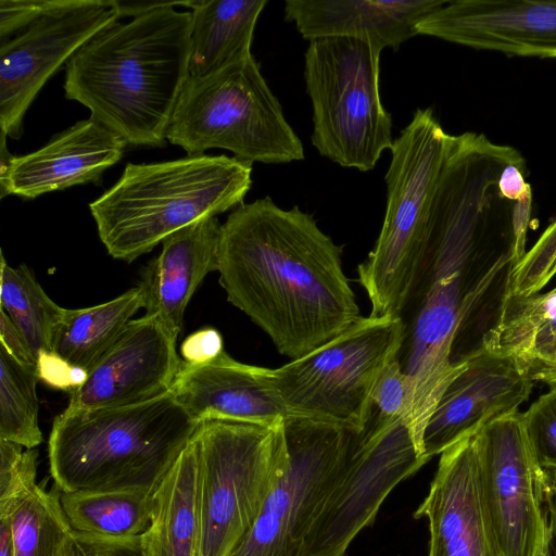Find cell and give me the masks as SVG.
Here are the masks:
<instances>
[{
    "label": "cell",
    "instance_id": "60d3db41",
    "mask_svg": "<svg viewBox=\"0 0 556 556\" xmlns=\"http://www.w3.org/2000/svg\"><path fill=\"white\" fill-rule=\"evenodd\" d=\"M546 515L552 534L554 556H556V471H547Z\"/></svg>",
    "mask_w": 556,
    "mask_h": 556
},
{
    "label": "cell",
    "instance_id": "44dd1931",
    "mask_svg": "<svg viewBox=\"0 0 556 556\" xmlns=\"http://www.w3.org/2000/svg\"><path fill=\"white\" fill-rule=\"evenodd\" d=\"M445 0H288L283 12L308 41L345 37L397 50Z\"/></svg>",
    "mask_w": 556,
    "mask_h": 556
},
{
    "label": "cell",
    "instance_id": "83f0119b",
    "mask_svg": "<svg viewBox=\"0 0 556 556\" xmlns=\"http://www.w3.org/2000/svg\"><path fill=\"white\" fill-rule=\"evenodd\" d=\"M0 306L22 332L38 356L50 352L64 314L41 288L26 265L10 266L1 252Z\"/></svg>",
    "mask_w": 556,
    "mask_h": 556
},
{
    "label": "cell",
    "instance_id": "30bf717a",
    "mask_svg": "<svg viewBox=\"0 0 556 556\" xmlns=\"http://www.w3.org/2000/svg\"><path fill=\"white\" fill-rule=\"evenodd\" d=\"M403 340L400 317H361L314 351L270 368V379L289 415L359 433L370 417L375 386Z\"/></svg>",
    "mask_w": 556,
    "mask_h": 556
},
{
    "label": "cell",
    "instance_id": "1f68e13d",
    "mask_svg": "<svg viewBox=\"0 0 556 556\" xmlns=\"http://www.w3.org/2000/svg\"><path fill=\"white\" fill-rule=\"evenodd\" d=\"M0 440V516L10 514L14 505L36 485V448H26Z\"/></svg>",
    "mask_w": 556,
    "mask_h": 556
},
{
    "label": "cell",
    "instance_id": "4dcf8cb0",
    "mask_svg": "<svg viewBox=\"0 0 556 556\" xmlns=\"http://www.w3.org/2000/svg\"><path fill=\"white\" fill-rule=\"evenodd\" d=\"M556 275V219L511 269L506 294L539 293Z\"/></svg>",
    "mask_w": 556,
    "mask_h": 556
},
{
    "label": "cell",
    "instance_id": "7c38bea8",
    "mask_svg": "<svg viewBox=\"0 0 556 556\" xmlns=\"http://www.w3.org/2000/svg\"><path fill=\"white\" fill-rule=\"evenodd\" d=\"M482 513L503 556H534L548 526L547 472L536 462L522 414L493 420L475 437Z\"/></svg>",
    "mask_w": 556,
    "mask_h": 556
},
{
    "label": "cell",
    "instance_id": "9a60e30c",
    "mask_svg": "<svg viewBox=\"0 0 556 556\" xmlns=\"http://www.w3.org/2000/svg\"><path fill=\"white\" fill-rule=\"evenodd\" d=\"M176 341L155 316L131 319L85 383L70 393L66 409L130 405L169 392L182 364Z\"/></svg>",
    "mask_w": 556,
    "mask_h": 556
},
{
    "label": "cell",
    "instance_id": "9c48e42d",
    "mask_svg": "<svg viewBox=\"0 0 556 556\" xmlns=\"http://www.w3.org/2000/svg\"><path fill=\"white\" fill-rule=\"evenodd\" d=\"M199 454L200 556H228L250 532L288 464L282 421L204 420Z\"/></svg>",
    "mask_w": 556,
    "mask_h": 556
},
{
    "label": "cell",
    "instance_id": "ffe728a7",
    "mask_svg": "<svg viewBox=\"0 0 556 556\" xmlns=\"http://www.w3.org/2000/svg\"><path fill=\"white\" fill-rule=\"evenodd\" d=\"M170 392L198 421L231 420L275 427L289 416L270 379V368L236 361L184 363Z\"/></svg>",
    "mask_w": 556,
    "mask_h": 556
},
{
    "label": "cell",
    "instance_id": "52a82bcc",
    "mask_svg": "<svg viewBox=\"0 0 556 556\" xmlns=\"http://www.w3.org/2000/svg\"><path fill=\"white\" fill-rule=\"evenodd\" d=\"M166 140L188 155L225 149L253 164L304 159L252 53L204 76H189L172 114Z\"/></svg>",
    "mask_w": 556,
    "mask_h": 556
},
{
    "label": "cell",
    "instance_id": "f35d334b",
    "mask_svg": "<svg viewBox=\"0 0 556 556\" xmlns=\"http://www.w3.org/2000/svg\"><path fill=\"white\" fill-rule=\"evenodd\" d=\"M0 344L14 356L18 362L26 366L37 368V357L31 351L26 339L9 317L0 308Z\"/></svg>",
    "mask_w": 556,
    "mask_h": 556
},
{
    "label": "cell",
    "instance_id": "3957f363",
    "mask_svg": "<svg viewBox=\"0 0 556 556\" xmlns=\"http://www.w3.org/2000/svg\"><path fill=\"white\" fill-rule=\"evenodd\" d=\"M191 11L154 10L106 26L67 61L65 97L127 144L164 147L189 77Z\"/></svg>",
    "mask_w": 556,
    "mask_h": 556
},
{
    "label": "cell",
    "instance_id": "7402d4cb",
    "mask_svg": "<svg viewBox=\"0 0 556 556\" xmlns=\"http://www.w3.org/2000/svg\"><path fill=\"white\" fill-rule=\"evenodd\" d=\"M220 233L216 216L193 223L165 238L161 253L142 273L138 285L146 314L157 317L176 338L197 288L218 269Z\"/></svg>",
    "mask_w": 556,
    "mask_h": 556
},
{
    "label": "cell",
    "instance_id": "6da1fadb",
    "mask_svg": "<svg viewBox=\"0 0 556 556\" xmlns=\"http://www.w3.org/2000/svg\"><path fill=\"white\" fill-rule=\"evenodd\" d=\"M484 134L448 135L426 258L403 309L397 355L409 379L408 426L422 453L425 427L447 386L481 348L526 254L532 195L515 200L501 178L521 159Z\"/></svg>",
    "mask_w": 556,
    "mask_h": 556
},
{
    "label": "cell",
    "instance_id": "d6986e66",
    "mask_svg": "<svg viewBox=\"0 0 556 556\" xmlns=\"http://www.w3.org/2000/svg\"><path fill=\"white\" fill-rule=\"evenodd\" d=\"M440 455L429 493L414 514L428 519V556H503L481 508L473 437Z\"/></svg>",
    "mask_w": 556,
    "mask_h": 556
},
{
    "label": "cell",
    "instance_id": "ac0fdd59",
    "mask_svg": "<svg viewBox=\"0 0 556 556\" xmlns=\"http://www.w3.org/2000/svg\"><path fill=\"white\" fill-rule=\"evenodd\" d=\"M126 146L119 136L89 117L31 153L14 156L1 150V197L34 199L76 185H100Z\"/></svg>",
    "mask_w": 556,
    "mask_h": 556
},
{
    "label": "cell",
    "instance_id": "8992f818",
    "mask_svg": "<svg viewBox=\"0 0 556 556\" xmlns=\"http://www.w3.org/2000/svg\"><path fill=\"white\" fill-rule=\"evenodd\" d=\"M448 134L431 109H417L391 148L387 207L374 249L357 267L371 316L400 317L421 271Z\"/></svg>",
    "mask_w": 556,
    "mask_h": 556
},
{
    "label": "cell",
    "instance_id": "4fadbf2b",
    "mask_svg": "<svg viewBox=\"0 0 556 556\" xmlns=\"http://www.w3.org/2000/svg\"><path fill=\"white\" fill-rule=\"evenodd\" d=\"M428 460L406 419L357 433L345 473L317 513L300 556H343L389 493Z\"/></svg>",
    "mask_w": 556,
    "mask_h": 556
},
{
    "label": "cell",
    "instance_id": "5b68a950",
    "mask_svg": "<svg viewBox=\"0 0 556 556\" xmlns=\"http://www.w3.org/2000/svg\"><path fill=\"white\" fill-rule=\"evenodd\" d=\"M251 174V163L224 154L128 163L89 208L108 253L129 263L172 233L241 205Z\"/></svg>",
    "mask_w": 556,
    "mask_h": 556
},
{
    "label": "cell",
    "instance_id": "f1b7e54d",
    "mask_svg": "<svg viewBox=\"0 0 556 556\" xmlns=\"http://www.w3.org/2000/svg\"><path fill=\"white\" fill-rule=\"evenodd\" d=\"M61 491L36 485L12 508L8 518L14 556H60L73 532L60 501Z\"/></svg>",
    "mask_w": 556,
    "mask_h": 556
},
{
    "label": "cell",
    "instance_id": "d590c367",
    "mask_svg": "<svg viewBox=\"0 0 556 556\" xmlns=\"http://www.w3.org/2000/svg\"><path fill=\"white\" fill-rule=\"evenodd\" d=\"M59 0H1L0 36L9 39L36 22L58 4Z\"/></svg>",
    "mask_w": 556,
    "mask_h": 556
},
{
    "label": "cell",
    "instance_id": "836d02e7",
    "mask_svg": "<svg viewBox=\"0 0 556 556\" xmlns=\"http://www.w3.org/2000/svg\"><path fill=\"white\" fill-rule=\"evenodd\" d=\"M522 421L538 464L556 471V386L540 396L522 414Z\"/></svg>",
    "mask_w": 556,
    "mask_h": 556
},
{
    "label": "cell",
    "instance_id": "8fae6325",
    "mask_svg": "<svg viewBox=\"0 0 556 556\" xmlns=\"http://www.w3.org/2000/svg\"><path fill=\"white\" fill-rule=\"evenodd\" d=\"M288 464L250 532L228 556H300L317 513L346 471L357 433L289 415Z\"/></svg>",
    "mask_w": 556,
    "mask_h": 556
},
{
    "label": "cell",
    "instance_id": "5bb4252c",
    "mask_svg": "<svg viewBox=\"0 0 556 556\" xmlns=\"http://www.w3.org/2000/svg\"><path fill=\"white\" fill-rule=\"evenodd\" d=\"M111 0H59L0 47L1 136L20 139L23 118L46 81L97 33L117 22Z\"/></svg>",
    "mask_w": 556,
    "mask_h": 556
},
{
    "label": "cell",
    "instance_id": "ba28073f",
    "mask_svg": "<svg viewBox=\"0 0 556 556\" xmlns=\"http://www.w3.org/2000/svg\"><path fill=\"white\" fill-rule=\"evenodd\" d=\"M381 51L345 37L311 40L305 51L311 140L323 157L342 167L368 172L393 146L392 118L380 98Z\"/></svg>",
    "mask_w": 556,
    "mask_h": 556
},
{
    "label": "cell",
    "instance_id": "277c9868",
    "mask_svg": "<svg viewBox=\"0 0 556 556\" xmlns=\"http://www.w3.org/2000/svg\"><path fill=\"white\" fill-rule=\"evenodd\" d=\"M199 426L170 391L124 406L65 408L49 435L50 473L65 493H153Z\"/></svg>",
    "mask_w": 556,
    "mask_h": 556
},
{
    "label": "cell",
    "instance_id": "603a6c76",
    "mask_svg": "<svg viewBox=\"0 0 556 556\" xmlns=\"http://www.w3.org/2000/svg\"><path fill=\"white\" fill-rule=\"evenodd\" d=\"M509 356L532 381L556 386V288L527 296L505 294L481 348Z\"/></svg>",
    "mask_w": 556,
    "mask_h": 556
},
{
    "label": "cell",
    "instance_id": "f546056e",
    "mask_svg": "<svg viewBox=\"0 0 556 556\" xmlns=\"http://www.w3.org/2000/svg\"><path fill=\"white\" fill-rule=\"evenodd\" d=\"M37 368L18 362L0 344V440L26 448L42 442L38 424Z\"/></svg>",
    "mask_w": 556,
    "mask_h": 556
},
{
    "label": "cell",
    "instance_id": "d4e9b609",
    "mask_svg": "<svg viewBox=\"0 0 556 556\" xmlns=\"http://www.w3.org/2000/svg\"><path fill=\"white\" fill-rule=\"evenodd\" d=\"M267 0H194L189 76H204L251 53L253 33Z\"/></svg>",
    "mask_w": 556,
    "mask_h": 556
},
{
    "label": "cell",
    "instance_id": "8d00e7d4",
    "mask_svg": "<svg viewBox=\"0 0 556 556\" xmlns=\"http://www.w3.org/2000/svg\"><path fill=\"white\" fill-rule=\"evenodd\" d=\"M37 374L51 388L72 392L81 387L88 376V371L71 365L53 351L41 352L37 356Z\"/></svg>",
    "mask_w": 556,
    "mask_h": 556
},
{
    "label": "cell",
    "instance_id": "2e32d148",
    "mask_svg": "<svg viewBox=\"0 0 556 556\" xmlns=\"http://www.w3.org/2000/svg\"><path fill=\"white\" fill-rule=\"evenodd\" d=\"M416 28L476 50L556 58V0H445Z\"/></svg>",
    "mask_w": 556,
    "mask_h": 556
},
{
    "label": "cell",
    "instance_id": "7bdbcfd3",
    "mask_svg": "<svg viewBox=\"0 0 556 556\" xmlns=\"http://www.w3.org/2000/svg\"><path fill=\"white\" fill-rule=\"evenodd\" d=\"M534 556H554L553 544H552V534L549 528L545 529V532L540 541V544L536 548Z\"/></svg>",
    "mask_w": 556,
    "mask_h": 556
},
{
    "label": "cell",
    "instance_id": "d6a6232c",
    "mask_svg": "<svg viewBox=\"0 0 556 556\" xmlns=\"http://www.w3.org/2000/svg\"><path fill=\"white\" fill-rule=\"evenodd\" d=\"M410 404L409 379L395 357L386 366L375 386L366 427H382L400 419L408 422Z\"/></svg>",
    "mask_w": 556,
    "mask_h": 556
},
{
    "label": "cell",
    "instance_id": "7a4b0ae2",
    "mask_svg": "<svg viewBox=\"0 0 556 556\" xmlns=\"http://www.w3.org/2000/svg\"><path fill=\"white\" fill-rule=\"evenodd\" d=\"M217 271L227 300L291 359L362 317L342 248L311 214L270 197L242 203L222 224Z\"/></svg>",
    "mask_w": 556,
    "mask_h": 556
},
{
    "label": "cell",
    "instance_id": "e0dca14e",
    "mask_svg": "<svg viewBox=\"0 0 556 556\" xmlns=\"http://www.w3.org/2000/svg\"><path fill=\"white\" fill-rule=\"evenodd\" d=\"M466 362L425 427L422 454L428 460L493 420L518 412L531 394L533 381L514 358L482 346Z\"/></svg>",
    "mask_w": 556,
    "mask_h": 556
},
{
    "label": "cell",
    "instance_id": "484cf974",
    "mask_svg": "<svg viewBox=\"0 0 556 556\" xmlns=\"http://www.w3.org/2000/svg\"><path fill=\"white\" fill-rule=\"evenodd\" d=\"M140 308H144V295L139 285L94 306L64 308L52 351L89 371Z\"/></svg>",
    "mask_w": 556,
    "mask_h": 556
},
{
    "label": "cell",
    "instance_id": "74e56055",
    "mask_svg": "<svg viewBox=\"0 0 556 556\" xmlns=\"http://www.w3.org/2000/svg\"><path fill=\"white\" fill-rule=\"evenodd\" d=\"M224 351L223 338L219 331L211 327L191 333L180 345L182 362L191 365L208 363Z\"/></svg>",
    "mask_w": 556,
    "mask_h": 556
},
{
    "label": "cell",
    "instance_id": "ab89813d",
    "mask_svg": "<svg viewBox=\"0 0 556 556\" xmlns=\"http://www.w3.org/2000/svg\"><path fill=\"white\" fill-rule=\"evenodd\" d=\"M113 7L116 10L118 18L121 17H137L142 14L152 12L154 10L166 8V7H187L191 8L194 0L189 1H125V0H111Z\"/></svg>",
    "mask_w": 556,
    "mask_h": 556
},
{
    "label": "cell",
    "instance_id": "4316f807",
    "mask_svg": "<svg viewBox=\"0 0 556 556\" xmlns=\"http://www.w3.org/2000/svg\"><path fill=\"white\" fill-rule=\"evenodd\" d=\"M152 494L147 491L61 492L73 531L109 540L142 536L151 526Z\"/></svg>",
    "mask_w": 556,
    "mask_h": 556
},
{
    "label": "cell",
    "instance_id": "e575fe53",
    "mask_svg": "<svg viewBox=\"0 0 556 556\" xmlns=\"http://www.w3.org/2000/svg\"><path fill=\"white\" fill-rule=\"evenodd\" d=\"M60 556H144L142 536L109 540L73 531Z\"/></svg>",
    "mask_w": 556,
    "mask_h": 556
},
{
    "label": "cell",
    "instance_id": "cb8c5ba5",
    "mask_svg": "<svg viewBox=\"0 0 556 556\" xmlns=\"http://www.w3.org/2000/svg\"><path fill=\"white\" fill-rule=\"evenodd\" d=\"M144 556H200L199 454L194 437L152 494Z\"/></svg>",
    "mask_w": 556,
    "mask_h": 556
},
{
    "label": "cell",
    "instance_id": "b9f144b4",
    "mask_svg": "<svg viewBox=\"0 0 556 556\" xmlns=\"http://www.w3.org/2000/svg\"><path fill=\"white\" fill-rule=\"evenodd\" d=\"M0 556H14L11 526L4 517H0Z\"/></svg>",
    "mask_w": 556,
    "mask_h": 556
}]
</instances>
